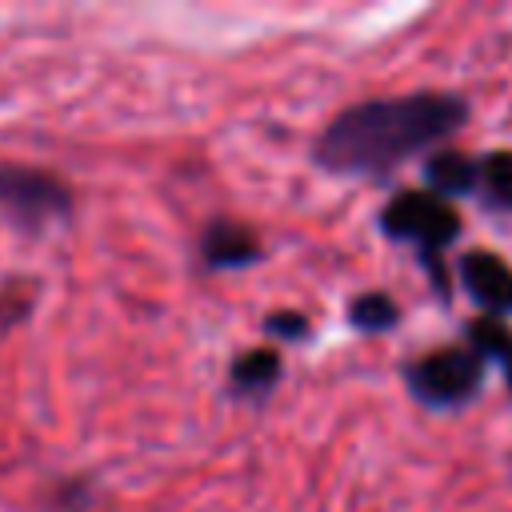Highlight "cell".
I'll return each mask as SVG.
<instances>
[{"label":"cell","instance_id":"6da1fadb","mask_svg":"<svg viewBox=\"0 0 512 512\" xmlns=\"http://www.w3.org/2000/svg\"><path fill=\"white\" fill-rule=\"evenodd\" d=\"M468 116L464 100L448 92H412L384 96L344 108L320 132L312 156L324 172L336 176H384L400 160L444 140Z\"/></svg>","mask_w":512,"mask_h":512},{"label":"cell","instance_id":"7a4b0ae2","mask_svg":"<svg viewBox=\"0 0 512 512\" xmlns=\"http://www.w3.org/2000/svg\"><path fill=\"white\" fill-rule=\"evenodd\" d=\"M0 212L20 232H44L56 220H68L72 192L44 168L28 164H0Z\"/></svg>","mask_w":512,"mask_h":512},{"label":"cell","instance_id":"3957f363","mask_svg":"<svg viewBox=\"0 0 512 512\" xmlns=\"http://www.w3.org/2000/svg\"><path fill=\"white\" fill-rule=\"evenodd\" d=\"M380 228L392 240H408L420 248L424 260H432L444 244H452L460 236V216L448 208V200H440L436 192H400L384 212H380Z\"/></svg>","mask_w":512,"mask_h":512},{"label":"cell","instance_id":"277c9868","mask_svg":"<svg viewBox=\"0 0 512 512\" xmlns=\"http://www.w3.org/2000/svg\"><path fill=\"white\" fill-rule=\"evenodd\" d=\"M480 356L476 348H440L408 364V388L432 408H452L464 404L480 388Z\"/></svg>","mask_w":512,"mask_h":512},{"label":"cell","instance_id":"5b68a950","mask_svg":"<svg viewBox=\"0 0 512 512\" xmlns=\"http://www.w3.org/2000/svg\"><path fill=\"white\" fill-rule=\"evenodd\" d=\"M460 280H464L468 296L476 304H484L492 316L512 312V268L496 252H484V248L468 252L460 260Z\"/></svg>","mask_w":512,"mask_h":512},{"label":"cell","instance_id":"8992f818","mask_svg":"<svg viewBox=\"0 0 512 512\" xmlns=\"http://www.w3.org/2000/svg\"><path fill=\"white\" fill-rule=\"evenodd\" d=\"M200 260L208 268H248L260 260V240L232 220H212L200 236Z\"/></svg>","mask_w":512,"mask_h":512},{"label":"cell","instance_id":"52a82bcc","mask_svg":"<svg viewBox=\"0 0 512 512\" xmlns=\"http://www.w3.org/2000/svg\"><path fill=\"white\" fill-rule=\"evenodd\" d=\"M424 180L440 200L444 196H464V192H472L480 184V168L460 152H440V156H432L424 164Z\"/></svg>","mask_w":512,"mask_h":512},{"label":"cell","instance_id":"ba28073f","mask_svg":"<svg viewBox=\"0 0 512 512\" xmlns=\"http://www.w3.org/2000/svg\"><path fill=\"white\" fill-rule=\"evenodd\" d=\"M228 380H232V392H264L280 380V352L272 348H248L232 360L228 368Z\"/></svg>","mask_w":512,"mask_h":512},{"label":"cell","instance_id":"9c48e42d","mask_svg":"<svg viewBox=\"0 0 512 512\" xmlns=\"http://www.w3.org/2000/svg\"><path fill=\"white\" fill-rule=\"evenodd\" d=\"M348 320H352V328H360V332H384V328H392V324L400 320V308H396L392 296H384V292H364V296H356V300L348 304Z\"/></svg>","mask_w":512,"mask_h":512},{"label":"cell","instance_id":"30bf717a","mask_svg":"<svg viewBox=\"0 0 512 512\" xmlns=\"http://www.w3.org/2000/svg\"><path fill=\"white\" fill-rule=\"evenodd\" d=\"M480 188L488 192L492 204L512 208V152H492L480 164Z\"/></svg>","mask_w":512,"mask_h":512},{"label":"cell","instance_id":"8fae6325","mask_svg":"<svg viewBox=\"0 0 512 512\" xmlns=\"http://www.w3.org/2000/svg\"><path fill=\"white\" fill-rule=\"evenodd\" d=\"M472 348L476 352H484V356H508V348H512V336H508V328L496 320V316H488V320H476L472 324Z\"/></svg>","mask_w":512,"mask_h":512},{"label":"cell","instance_id":"7c38bea8","mask_svg":"<svg viewBox=\"0 0 512 512\" xmlns=\"http://www.w3.org/2000/svg\"><path fill=\"white\" fill-rule=\"evenodd\" d=\"M264 332L284 336V340H300V336H308V320H304L300 312H268Z\"/></svg>","mask_w":512,"mask_h":512},{"label":"cell","instance_id":"4fadbf2b","mask_svg":"<svg viewBox=\"0 0 512 512\" xmlns=\"http://www.w3.org/2000/svg\"><path fill=\"white\" fill-rule=\"evenodd\" d=\"M504 372H508V384H512V348H508V356H504Z\"/></svg>","mask_w":512,"mask_h":512}]
</instances>
